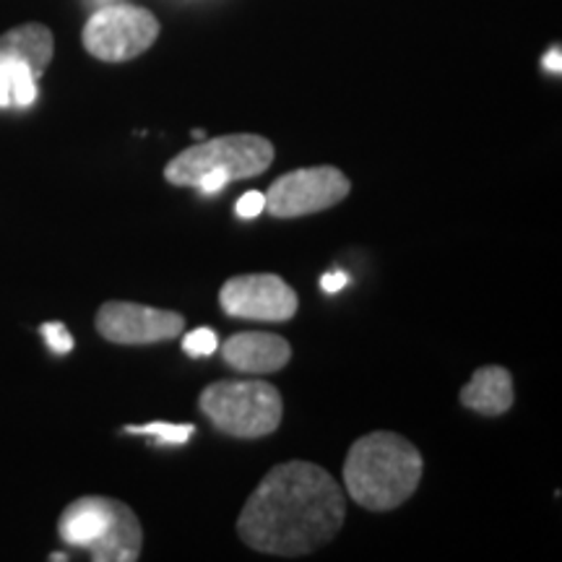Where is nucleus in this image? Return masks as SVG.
I'll return each instance as SVG.
<instances>
[{
    "label": "nucleus",
    "instance_id": "nucleus-18",
    "mask_svg": "<svg viewBox=\"0 0 562 562\" xmlns=\"http://www.w3.org/2000/svg\"><path fill=\"white\" fill-rule=\"evenodd\" d=\"M347 281H349V273L328 271V273H323V277H321V290L328 292V294H336L339 290H344V286H347Z\"/></svg>",
    "mask_w": 562,
    "mask_h": 562
},
{
    "label": "nucleus",
    "instance_id": "nucleus-1",
    "mask_svg": "<svg viewBox=\"0 0 562 562\" xmlns=\"http://www.w3.org/2000/svg\"><path fill=\"white\" fill-rule=\"evenodd\" d=\"M344 492L326 469L311 461L273 467L252 490L237 518V533L250 550L302 558L341 531Z\"/></svg>",
    "mask_w": 562,
    "mask_h": 562
},
{
    "label": "nucleus",
    "instance_id": "nucleus-6",
    "mask_svg": "<svg viewBox=\"0 0 562 562\" xmlns=\"http://www.w3.org/2000/svg\"><path fill=\"white\" fill-rule=\"evenodd\" d=\"M159 21L140 5L110 3L94 11L83 26V47L91 58L125 63L144 55L159 37Z\"/></svg>",
    "mask_w": 562,
    "mask_h": 562
},
{
    "label": "nucleus",
    "instance_id": "nucleus-2",
    "mask_svg": "<svg viewBox=\"0 0 562 562\" xmlns=\"http://www.w3.org/2000/svg\"><path fill=\"white\" fill-rule=\"evenodd\" d=\"M425 472L419 448L404 435L378 430L351 442L344 459V487L360 508L396 510L417 492Z\"/></svg>",
    "mask_w": 562,
    "mask_h": 562
},
{
    "label": "nucleus",
    "instance_id": "nucleus-9",
    "mask_svg": "<svg viewBox=\"0 0 562 562\" xmlns=\"http://www.w3.org/2000/svg\"><path fill=\"white\" fill-rule=\"evenodd\" d=\"M222 311L232 318L284 323L297 313V292L277 273H243L224 281L220 290Z\"/></svg>",
    "mask_w": 562,
    "mask_h": 562
},
{
    "label": "nucleus",
    "instance_id": "nucleus-13",
    "mask_svg": "<svg viewBox=\"0 0 562 562\" xmlns=\"http://www.w3.org/2000/svg\"><path fill=\"white\" fill-rule=\"evenodd\" d=\"M37 81L26 63L0 60V108H30L37 100Z\"/></svg>",
    "mask_w": 562,
    "mask_h": 562
},
{
    "label": "nucleus",
    "instance_id": "nucleus-4",
    "mask_svg": "<svg viewBox=\"0 0 562 562\" xmlns=\"http://www.w3.org/2000/svg\"><path fill=\"white\" fill-rule=\"evenodd\" d=\"M58 537L94 562H136L144 550V529L136 510L115 497L87 495L68 503L58 518Z\"/></svg>",
    "mask_w": 562,
    "mask_h": 562
},
{
    "label": "nucleus",
    "instance_id": "nucleus-8",
    "mask_svg": "<svg viewBox=\"0 0 562 562\" xmlns=\"http://www.w3.org/2000/svg\"><path fill=\"white\" fill-rule=\"evenodd\" d=\"M94 326L104 341L121 347H146L178 339L186 328V318L175 311H159L140 302L110 300L97 311Z\"/></svg>",
    "mask_w": 562,
    "mask_h": 562
},
{
    "label": "nucleus",
    "instance_id": "nucleus-20",
    "mask_svg": "<svg viewBox=\"0 0 562 562\" xmlns=\"http://www.w3.org/2000/svg\"><path fill=\"white\" fill-rule=\"evenodd\" d=\"M50 560H68V554H60V552H55V554H50Z\"/></svg>",
    "mask_w": 562,
    "mask_h": 562
},
{
    "label": "nucleus",
    "instance_id": "nucleus-12",
    "mask_svg": "<svg viewBox=\"0 0 562 562\" xmlns=\"http://www.w3.org/2000/svg\"><path fill=\"white\" fill-rule=\"evenodd\" d=\"M55 40L45 24L13 26L0 37V60H21L32 68V74H45L53 63Z\"/></svg>",
    "mask_w": 562,
    "mask_h": 562
},
{
    "label": "nucleus",
    "instance_id": "nucleus-3",
    "mask_svg": "<svg viewBox=\"0 0 562 562\" xmlns=\"http://www.w3.org/2000/svg\"><path fill=\"white\" fill-rule=\"evenodd\" d=\"M273 144L258 133H229L191 146L170 159L165 180L191 186L201 195L222 193L229 182L263 175L273 165Z\"/></svg>",
    "mask_w": 562,
    "mask_h": 562
},
{
    "label": "nucleus",
    "instance_id": "nucleus-17",
    "mask_svg": "<svg viewBox=\"0 0 562 562\" xmlns=\"http://www.w3.org/2000/svg\"><path fill=\"white\" fill-rule=\"evenodd\" d=\"M235 211L237 216H243V220H256L261 211H266V195L258 191H248L240 201H237Z\"/></svg>",
    "mask_w": 562,
    "mask_h": 562
},
{
    "label": "nucleus",
    "instance_id": "nucleus-5",
    "mask_svg": "<svg viewBox=\"0 0 562 562\" xmlns=\"http://www.w3.org/2000/svg\"><path fill=\"white\" fill-rule=\"evenodd\" d=\"M199 409L224 435L258 440L277 432L284 402L277 385L266 381H216L199 396Z\"/></svg>",
    "mask_w": 562,
    "mask_h": 562
},
{
    "label": "nucleus",
    "instance_id": "nucleus-19",
    "mask_svg": "<svg viewBox=\"0 0 562 562\" xmlns=\"http://www.w3.org/2000/svg\"><path fill=\"white\" fill-rule=\"evenodd\" d=\"M544 68L550 70V74H560V70H562V55H560V47H552V50L544 55Z\"/></svg>",
    "mask_w": 562,
    "mask_h": 562
},
{
    "label": "nucleus",
    "instance_id": "nucleus-15",
    "mask_svg": "<svg viewBox=\"0 0 562 562\" xmlns=\"http://www.w3.org/2000/svg\"><path fill=\"white\" fill-rule=\"evenodd\" d=\"M216 347H220V339H216V334L211 328H195V331L182 339V349L191 357H209L214 355Z\"/></svg>",
    "mask_w": 562,
    "mask_h": 562
},
{
    "label": "nucleus",
    "instance_id": "nucleus-7",
    "mask_svg": "<svg viewBox=\"0 0 562 562\" xmlns=\"http://www.w3.org/2000/svg\"><path fill=\"white\" fill-rule=\"evenodd\" d=\"M351 182L339 167H305L281 175L271 182L266 195V211L273 220H297L326 211L347 199Z\"/></svg>",
    "mask_w": 562,
    "mask_h": 562
},
{
    "label": "nucleus",
    "instance_id": "nucleus-11",
    "mask_svg": "<svg viewBox=\"0 0 562 562\" xmlns=\"http://www.w3.org/2000/svg\"><path fill=\"white\" fill-rule=\"evenodd\" d=\"M513 402H516L513 378L501 364H484L461 389V404L482 417H501L510 412Z\"/></svg>",
    "mask_w": 562,
    "mask_h": 562
},
{
    "label": "nucleus",
    "instance_id": "nucleus-16",
    "mask_svg": "<svg viewBox=\"0 0 562 562\" xmlns=\"http://www.w3.org/2000/svg\"><path fill=\"white\" fill-rule=\"evenodd\" d=\"M42 336H45L47 347H50L55 355H68L74 349V336L68 334V328L63 326L60 321H50L42 326Z\"/></svg>",
    "mask_w": 562,
    "mask_h": 562
},
{
    "label": "nucleus",
    "instance_id": "nucleus-10",
    "mask_svg": "<svg viewBox=\"0 0 562 562\" xmlns=\"http://www.w3.org/2000/svg\"><path fill=\"white\" fill-rule=\"evenodd\" d=\"M222 360L237 372H250V375H266V372H279L292 360V347L284 336L266 331H243L222 341Z\"/></svg>",
    "mask_w": 562,
    "mask_h": 562
},
{
    "label": "nucleus",
    "instance_id": "nucleus-14",
    "mask_svg": "<svg viewBox=\"0 0 562 562\" xmlns=\"http://www.w3.org/2000/svg\"><path fill=\"white\" fill-rule=\"evenodd\" d=\"M125 432L133 435H149L159 446H182L193 438V425H170V422H151V425H128Z\"/></svg>",
    "mask_w": 562,
    "mask_h": 562
}]
</instances>
